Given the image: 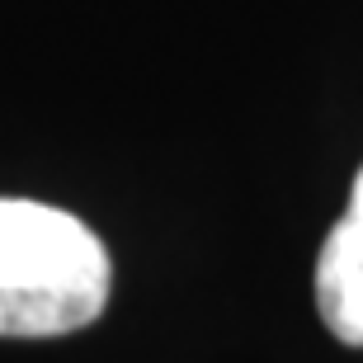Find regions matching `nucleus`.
<instances>
[{
	"label": "nucleus",
	"mask_w": 363,
	"mask_h": 363,
	"mask_svg": "<svg viewBox=\"0 0 363 363\" xmlns=\"http://www.w3.org/2000/svg\"><path fill=\"white\" fill-rule=\"evenodd\" d=\"M108 288V250L76 213L0 199V340L71 335L104 316Z\"/></svg>",
	"instance_id": "1"
},
{
	"label": "nucleus",
	"mask_w": 363,
	"mask_h": 363,
	"mask_svg": "<svg viewBox=\"0 0 363 363\" xmlns=\"http://www.w3.org/2000/svg\"><path fill=\"white\" fill-rule=\"evenodd\" d=\"M316 311L335 340L363 350V170L350 184L345 217L316 255Z\"/></svg>",
	"instance_id": "2"
}]
</instances>
